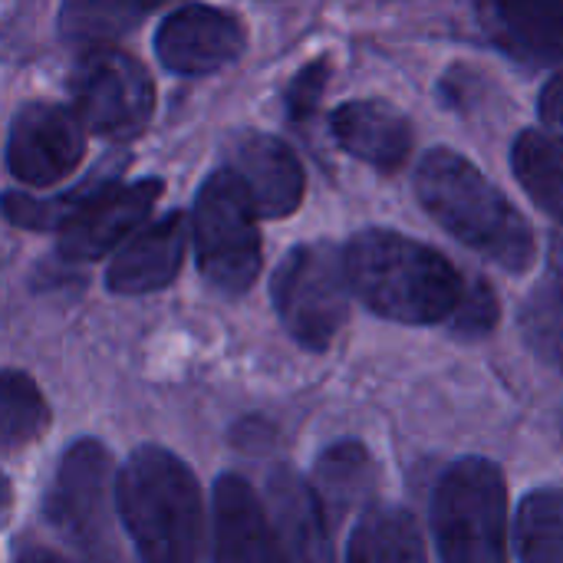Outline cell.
Masks as SVG:
<instances>
[{
  "instance_id": "6da1fadb",
  "label": "cell",
  "mask_w": 563,
  "mask_h": 563,
  "mask_svg": "<svg viewBox=\"0 0 563 563\" xmlns=\"http://www.w3.org/2000/svg\"><path fill=\"white\" fill-rule=\"evenodd\" d=\"M115 511L142 563H198L205 501L195 472L162 445H142L115 478Z\"/></svg>"
},
{
  "instance_id": "7a4b0ae2",
  "label": "cell",
  "mask_w": 563,
  "mask_h": 563,
  "mask_svg": "<svg viewBox=\"0 0 563 563\" xmlns=\"http://www.w3.org/2000/svg\"><path fill=\"white\" fill-rule=\"evenodd\" d=\"M350 290L379 317L412 327L452 320L465 280L432 247L396 231H363L343 251Z\"/></svg>"
},
{
  "instance_id": "3957f363",
  "label": "cell",
  "mask_w": 563,
  "mask_h": 563,
  "mask_svg": "<svg viewBox=\"0 0 563 563\" xmlns=\"http://www.w3.org/2000/svg\"><path fill=\"white\" fill-rule=\"evenodd\" d=\"M416 191L426 211L462 244L485 254L505 271L534 264V234L515 205L459 152L435 148L422 158Z\"/></svg>"
},
{
  "instance_id": "277c9868",
  "label": "cell",
  "mask_w": 563,
  "mask_h": 563,
  "mask_svg": "<svg viewBox=\"0 0 563 563\" xmlns=\"http://www.w3.org/2000/svg\"><path fill=\"white\" fill-rule=\"evenodd\" d=\"M432 528L442 563H508V485L495 462L468 455L445 468L432 498Z\"/></svg>"
},
{
  "instance_id": "5b68a950",
  "label": "cell",
  "mask_w": 563,
  "mask_h": 563,
  "mask_svg": "<svg viewBox=\"0 0 563 563\" xmlns=\"http://www.w3.org/2000/svg\"><path fill=\"white\" fill-rule=\"evenodd\" d=\"M191 238L198 251V267L211 287L221 294H244L261 274V234L257 211L231 168L214 172L191 218Z\"/></svg>"
},
{
  "instance_id": "8992f818",
  "label": "cell",
  "mask_w": 563,
  "mask_h": 563,
  "mask_svg": "<svg viewBox=\"0 0 563 563\" xmlns=\"http://www.w3.org/2000/svg\"><path fill=\"white\" fill-rule=\"evenodd\" d=\"M350 280L343 251L333 244H303L284 257L274 274V307L287 333L307 350H327L350 317Z\"/></svg>"
},
{
  "instance_id": "52a82bcc",
  "label": "cell",
  "mask_w": 563,
  "mask_h": 563,
  "mask_svg": "<svg viewBox=\"0 0 563 563\" xmlns=\"http://www.w3.org/2000/svg\"><path fill=\"white\" fill-rule=\"evenodd\" d=\"M115 478L119 472L112 465V452L96 439L76 442L63 455L53 478L46 518L69 544L89 558H102L112 544V518H119Z\"/></svg>"
},
{
  "instance_id": "ba28073f",
  "label": "cell",
  "mask_w": 563,
  "mask_h": 563,
  "mask_svg": "<svg viewBox=\"0 0 563 563\" xmlns=\"http://www.w3.org/2000/svg\"><path fill=\"white\" fill-rule=\"evenodd\" d=\"M73 112L86 132L106 139H132L145 129L155 106V86L145 66L119 49L92 46L69 79Z\"/></svg>"
},
{
  "instance_id": "9c48e42d",
  "label": "cell",
  "mask_w": 563,
  "mask_h": 563,
  "mask_svg": "<svg viewBox=\"0 0 563 563\" xmlns=\"http://www.w3.org/2000/svg\"><path fill=\"white\" fill-rule=\"evenodd\" d=\"M86 152V125L66 106L33 102L20 109L10 129L7 162L16 181L30 188L59 185Z\"/></svg>"
},
{
  "instance_id": "30bf717a",
  "label": "cell",
  "mask_w": 563,
  "mask_h": 563,
  "mask_svg": "<svg viewBox=\"0 0 563 563\" xmlns=\"http://www.w3.org/2000/svg\"><path fill=\"white\" fill-rule=\"evenodd\" d=\"M261 508L274 563H333V525L310 482L277 468L267 478Z\"/></svg>"
},
{
  "instance_id": "8fae6325",
  "label": "cell",
  "mask_w": 563,
  "mask_h": 563,
  "mask_svg": "<svg viewBox=\"0 0 563 563\" xmlns=\"http://www.w3.org/2000/svg\"><path fill=\"white\" fill-rule=\"evenodd\" d=\"M158 195H162V181L155 178L135 185H99L89 205L59 231L63 257L69 261L106 257L142 228Z\"/></svg>"
},
{
  "instance_id": "7c38bea8",
  "label": "cell",
  "mask_w": 563,
  "mask_h": 563,
  "mask_svg": "<svg viewBox=\"0 0 563 563\" xmlns=\"http://www.w3.org/2000/svg\"><path fill=\"white\" fill-rule=\"evenodd\" d=\"M244 49V26L214 7H181L155 33L158 59L181 76H201L228 66Z\"/></svg>"
},
{
  "instance_id": "4fadbf2b",
  "label": "cell",
  "mask_w": 563,
  "mask_h": 563,
  "mask_svg": "<svg viewBox=\"0 0 563 563\" xmlns=\"http://www.w3.org/2000/svg\"><path fill=\"white\" fill-rule=\"evenodd\" d=\"M485 33L531 66L563 63V0H478Z\"/></svg>"
},
{
  "instance_id": "5bb4252c",
  "label": "cell",
  "mask_w": 563,
  "mask_h": 563,
  "mask_svg": "<svg viewBox=\"0 0 563 563\" xmlns=\"http://www.w3.org/2000/svg\"><path fill=\"white\" fill-rule=\"evenodd\" d=\"M188 251V221L185 214H168L142 231H135L109 264L106 284L112 294H152L175 280Z\"/></svg>"
},
{
  "instance_id": "9a60e30c",
  "label": "cell",
  "mask_w": 563,
  "mask_h": 563,
  "mask_svg": "<svg viewBox=\"0 0 563 563\" xmlns=\"http://www.w3.org/2000/svg\"><path fill=\"white\" fill-rule=\"evenodd\" d=\"M231 172L241 178L257 218H287L303 198V168L280 139L244 135Z\"/></svg>"
},
{
  "instance_id": "2e32d148",
  "label": "cell",
  "mask_w": 563,
  "mask_h": 563,
  "mask_svg": "<svg viewBox=\"0 0 563 563\" xmlns=\"http://www.w3.org/2000/svg\"><path fill=\"white\" fill-rule=\"evenodd\" d=\"M211 563H274L261 498L241 475H221L214 485Z\"/></svg>"
},
{
  "instance_id": "e0dca14e",
  "label": "cell",
  "mask_w": 563,
  "mask_h": 563,
  "mask_svg": "<svg viewBox=\"0 0 563 563\" xmlns=\"http://www.w3.org/2000/svg\"><path fill=\"white\" fill-rule=\"evenodd\" d=\"M330 125L350 155L379 172H396L412 148V125L389 102H346L333 112Z\"/></svg>"
},
{
  "instance_id": "ac0fdd59",
  "label": "cell",
  "mask_w": 563,
  "mask_h": 563,
  "mask_svg": "<svg viewBox=\"0 0 563 563\" xmlns=\"http://www.w3.org/2000/svg\"><path fill=\"white\" fill-rule=\"evenodd\" d=\"M346 563H429L416 518L399 505H366L353 534Z\"/></svg>"
},
{
  "instance_id": "d6986e66",
  "label": "cell",
  "mask_w": 563,
  "mask_h": 563,
  "mask_svg": "<svg viewBox=\"0 0 563 563\" xmlns=\"http://www.w3.org/2000/svg\"><path fill=\"white\" fill-rule=\"evenodd\" d=\"M373 482H376L373 459L360 442H340V445L327 449L313 472V492H317L330 525L346 518L360 505H366Z\"/></svg>"
},
{
  "instance_id": "ffe728a7",
  "label": "cell",
  "mask_w": 563,
  "mask_h": 563,
  "mask_svg": "<svg viewBox=\"0 0 563 563\" xmlns=\"http://www.w3.org/2000/svg\"><path fill=\"white\" fill-rule=\"evenodd\" d=\"M162 0H63L59 26L79 46H106L139 26Z\"/></svg>"
},
{
  "instance_id": "44dd1931",
  "label": "cell",
  "mask_w": 563,
  "mask_h": 563,
  "mask_svg": "<svg viewBox=\"0 0 563 563\" xmlns=\"http://www.w3.org/2000/svg\"><path fill=\"white\" fill-rule=\"evenodd\" d=\"M511 541L521 563H563V488L531 492L518 505Z\"/></svg>"
},
{
  "instance_id": "7402d4cb",
  "label": "cell",
  "mask_w": 563,
  "mask_h": 563,
  "mask_svg": "<svg viewBox=\"0 0 563 563\" xmlns=\"http://www.w3.org/2000/svg\"><path fill=\"white\" fill-rule=\"evenodd\" d=\"M511 165L525 191L563 224V145L544 132H525L511 148Z\"/></svg>"
},
{
  "instance_id": "603a6c76",
  "label": "cell",
  "mask_w": 563,
  "mask_h": 563,
  "mask_svg": "<svg viewBox=\"0 0 563 563\" xmlns=\"http://www.w3.org/2000/svg\"><path fill=\"white\" fill-rule=\"evenodd\" d=\"M49 429V406L40 386L16 369L0 373V455L33 445Z\"/></svg>"
},
{
  "instance_id": "cb8c5ba5",
  "label": "cell",
  "mask_w": 563,
  "mask_h": 563,
  "mask_svg": "<svg viewBox=\"0 0 563 563\" xmlns=\"http://www.w3.org/2000/svg\"><path fill=\"white\" fill-rule=\"evenodd\" d=\"M525 333L531 340V346L563 366V287L551 284L544 287L525 310Z\"/></svg>"
},
{
  "instance_id": "d4e9b609",
  "label": "cell",
  "mask_w": 563,
  "mask_h": 563,
  "mask_svg": "<svg viewBox=\"0 0 563 563\" xmlns=\"http://www.w3.org/2000/svg\"><path fill=\"white\" fill-rule=\"evenodd\" d=\"M498 320V303H495V294L488 284H472L465 287L455 313H452V323L459 333L465 336H478V333H488Z\"/></svg>"
},
{
  "instance_id": "484cf974",
  "label": "cell",
  "mask_w": 563,
  "mask_h": 563,
  "mask_svg": "<svg viewBox=\"0 0 563 563\" xmlns=\"http://www.w3.org/2000/svg\"><path fill=\"white\" fill-rule=\"evenodd\" d=\"M327 73H330L327 69V59H317V63H310L307 69L297 73V79L290 82V92H287L290 119L303 122L317 109V102L323 96V86H327Z\"/></svg>"
},
{
  "instance_id": "4316f807",
  "label": "cell",
  "mask_w": 563,
  "mask_h": 563,
  "mask_svg": "<svg viewBox=\"0 0 563 563\" xmlns=\"http://www.w3.org/2000/svg\"><path fill=\"white\" fill-rule=\"evenodd\" d=\"M541 119L563 145V76L551 79L541 92Z\"/></svg>"
},
{
  "instance_id": "83f0119b",
  "label": "cell",
  "mask_w": 563,
  "mask_h": 563,
  "mask_svg": "<svg viewBox=\"0 0 563 563\" xmlns=\"http://www.w3.org/2000/svg\"><path fill=\"white\" fill-rule=\"evenodd\" d=\"M20 563H76V561H69V558H63V554H56V551H46V548H30V551L20 558Z\"/></svg>"
},
{
  "instance_id": "f1b7e54d",
  "label": "cell",
  "mask_w": 563,
  "mask_h": 563,
  "mask_svg": "<svg viewBox=\"0 0 563 563\" xmlns=\"http://www.w3.org/2000/svg\"><path fill=\"white\" fill-rule=\"evenodd\" d=\"M7 511H10V482L0 475V525H3V518H7Z\"/></svg>"
},
{
  "instance_id": "f546056e",
  "label": "cell",
  "mask_w": 563,
  "mask_h": 563,
  "mask_svg": "<svg viewBox=\"0 0 563 563\" xmlns=\"http://www.w3.org/2000/svg\"><path fill=\"white\" fill-rule=\"evenodd\" d=\"M558 271H561V280H558V284H561V287H563V247H561V251H558Z\"/></svg>"
},
{
  "instance_id": "4dcf8cb0",
  "label": "cell",
  "mask_w": 563,
  "mask_h": 563,
  "mask_svg": "<svg viewBox=\"0 0 563 563\" xmlns=\"http://www.w3.org/2000/svg\"><path fill=\"white\" fill-rule=\"evenodd\" d=\"M561 435H563V419H561Z\"/></svg>"
}]
</instances>
